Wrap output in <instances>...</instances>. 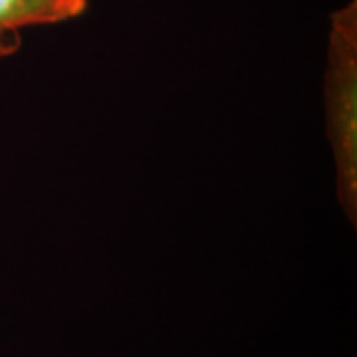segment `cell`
Instances as JSON below:
<instances>
[{
	"instance_id": "obj_1",
	"label": "cell",
	"mask_w": 357,
	"mask_h": 357,
	"mask_svg": "<svg viewBox=\"0 0 357 357\" xmlns=\"http://www.w3.org/2000/svg\"><path fill=\"white\" fill-rule=\"evenodd\" d=\"M356 4L335 14L330 70L333 151L345 206L356 211Z\"/></svg>"
},
{
	"instance_id": "obj_2",
	"label": "cell",
	"mask_w": 357,
	"mask_h": 357,
	"mask_svg": "<svg viewBox=\"0 0 357 357\" xmlns=\"http://www.w3.org/2000/svg\"><path fill=\"white\" fill-rule=\"evenodd\" d=\"M86 8L88 0H0V30L16 32L24 26L64 22Z\"/></svg>"
},
{
	"instance_id": "obj_3",
	"label": "cell",
	"mask_w": 357,
	"mask_h": 357,
	"mask_svg": "<svg viewBox=\"0 0 357 357\" xmlns=\"http://www.w3.org/2000/svg\"><path fill=\"white\" fill-rule=\"evenodd\" d=\"M20 48V38L16 32H4L0 30V60L16 54Z\"/></svg>"
}]
</instances>
